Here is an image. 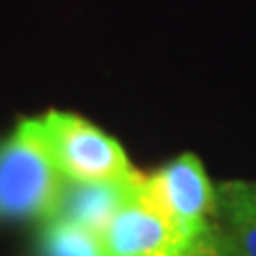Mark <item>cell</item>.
Listing matches in <instances>:
<instances>
[{"label":"cell","mask_w":256,"mask_h":256,"mask_svg":"<svg viewBox=\"0 0 256 256\" xmlns=\"http://www.w3.org/2000/svg\"><path fill=\"white\" fill-rule=\"evenodd\" d=\"M66 180L43 138L40 119H22L0 142V223H48Z\"/></svg>","instance_id":"1"},{"label":"cell","mask_w":256,"mask_h":256,"mask_svg":"<svg viewBox=\"0 0 256 256\" xmlns=\"http://www.w3.org/2000/svg\"><path fill=\"white\" fill-rule=\"evenodd\" d=\"M40 128L66 183H119L138 174L119 140L78 114L52 110Z\"/></svg>","instance_id":"2"},{"label":"cell","mask_w":256,"mask_h":256,"mask_svg":"<svg viewBox=\"0 0 256 256\" xmlns=\"http://www.w3.org/2000/svg\"><path fill=\"white\" fill-rule=\"evenodd\" d=\"M140 192L190 242L214 220L216 185L206 176L202 159L192 152L171 159L154 174H142Z\"/></svg>","instance_id":"3"},{"label":"cell","mask_w":256,"mask_h":256,"mask_svg":"<svg viewBox=\"0 0 256 256\" xmlns=\"http://www.w3.org/2000/svg\"><path fill=\"white\" fill-rule=\"evenodd\" d=\"M188 244L190 240L142 197L140 178L133 194L100 230L102 256H180Z\"/></svg>","instance_id":"4"},{"label":"cell","mask_w":256,"mask_h":256,"mask_svg":"<svg viewBox=\"0 0 256 256\" xmlns=\"http://www.w3.org/2000/svg\"><path fill=\"white\" fill-rule=\"evenodd\" d=\"M138 178H140V171L133 178L119 180V183H66L55 218L72 220L76 226L100 235L107 220L133 194Z\"/></svg>","instance_id":"5"},{"label":"cell","mask_w":256,"mask_h":256,"mask_svg":"<svg viewBox=\"0 0 256 256\" xmlns=\"http://www.w3.org/2000/svg\"><path fill=\"white\" fill-rule=\"evenodd\" d=\"M214 220L240 256H256V180L216 185Z\"/></svg>","instance_id":"6"},{"label":"cell","mask_w":256,"mask_h":256,"mask_svg":"<svg viewBox=\"0 0 256 256\" xmlns=\"http://www.w3.org/2000/svg\"><path fill=\"white\" fill-rule=\"evenodd\" d=\"M46 256H102L100 235L72 220L50 218L43 230Z\"/></svg>","instance_id":"7"},{"label":"cell","mask_w":256,"mask_h":256,"mask_svg":"<svg viewBox=\"0 0 256 256\" xmlns=\"http://www.w3.org/2000/svg\"><path fill=\"white\" fill-rule=\"evenodd\" d=\"M180 256H240L235 247L230 244L226 232L220 230L216 220H211L197 238L180 252Z\"/></svg>","instance_id":"8"}]
</instances>
